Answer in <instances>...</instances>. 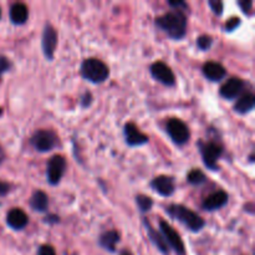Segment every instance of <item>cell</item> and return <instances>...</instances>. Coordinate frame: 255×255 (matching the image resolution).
I'll return each instance as SVG.
<instances>
[{
	"label": "cell",
	"mask_w": 255,
	"mask_h": 255,
	"mask_svg": "<svg viewBox=\"0 0 255 255\" xmlns=\"http://www.w3.org/2000/svg\"><path fill=\"white\" fill-rule=\"evenodd\" d=\"M0 19H1V9H0Z\"/></svg>",
	"instance_id": "obj_37"
},
{
	"label": "cell",
	"mask_w": 255,
	"mask_h": 255,
	"mask_svg": "<svg viewBox=\"0 0 255 255\" xmlns=\"http://www.w3.org/2000/svg\"><path fill=\"white\" fill-rule=\"evenodd\" d=\"M166 132L177 146H183V144L188 143L189 138H191V131H189L188 126L179 119L168 120L166 124Z\"/></svg>",
	"instance_id": "obj_7"
},
{
	"label": "cell",
	"mask_w": 255,
	"mask_h": 255,
	"mask_svg": "<svg viewBox=\"0 0 255 255\" xmlns=\"http://www.w3.org/2000/svg\"><path fill=\"white\" fill-rule=\"evenodd\" d=\"M66 159L61 154L52 156L47 162L46 169V179L50 186H57L60 181L64 177L65 171H66Z\"/></svg>",
	"instance_id": "obj_8"
},
{
	"label": "cell",
	"mask_w": 255,
	"mask_h": 255,
	"mask_svg": "<svg viewBox=\"0 0 255 255\" xmlns=\"http://www.w3.org/2000/svg\"><path fill=\"white\" fill-rule=\"evenodd\" d=\"M168 4L173 10H182V11H184V9L188 7V4L186 1H182V0H169Z\"/></svg>",
	"instance_id": "obj_28"
},
{
	"label": "cell",
	"mask_w": 255,
	"mask_h": 255,
	"mask_svg": "<svg viewBox=\"0 0 255 255\" xmlns=\"http://www.w3.org/2000/svg\"><path fill=\"white\" fill-rule=\"evenodd\" d=\"M229 196L227 192L224 191H217L214 193L209 194L203 202H202V209L207 212H214L218 209L223 208L228 204Z\"/></svg>",
	"instance_id": "obj_14"
},
{
	"label": "cell",
	"mask_w": 255,
	"mask_h": 255,
	"mask_svg": "<svg viewBox=\"0 0 255 255\" xmlns=\"http://www.w3.org/2000/svg\"><path fill=\"white\" fill-rule=\"evenodd\" d=\"M2 116V109H0V117Z\"/></svg>",
	"instance_id": "obj_36"
},
{
	"label": "cell",
	"mask_w": 255,
	"mask_h": 255,
	"mask_svg": "<svg viewBox=\"0 0 255 255\" xmlns=\"http://www.w3.org/2000/svg\"><path fill=\"white\" fill-rule=\"evenodd\" d=\"M82 79L92 84H104L110 77V69L102 60L96 57H89L82 61L80 67Z\"/></svg>",
	"instance_id": "obj_3"
},
{
	"label": "cell",
	"mask_w": 255,
	"mask_h": 255,
	"mask_svg": "<svg viewBox=\"0 0 255 255\" xmlns=\"http://www.w3.org/2000/svg\"><path fill=\"white\" fill-rule=\"evenodd\" d=\"M124 136L125 142L129 147H139L148 143V136L142 133L138 127L132 122H128L124 126Z\"/></svg>",
	"instance_id": "obj_12"
},
{
	"label": "cell",
	"mask_w": 255,
	"mask_h": 255,
	"mask_svg": "<svg viewBox=\"0 0 255 255\" xmlns=\"http://www.w3.org/2000/svg\"><path fill=\"white\" fill-rule=\"evenodd\" d=\"M151 188L162 197H171L176 191V181L171 176H158L151 181Z\"/></svg>",
	"instance_id": "obj_13"
},
{
	"label": "cell",
	"mask_w": 255,
	"mask_h": 255,
	"mask_svg": "<svg viewBox=\"0 0 255 255\" xmlns=\"http://www.w3.org/2000/svg\"><path fill=\"white\" fill-rule=\"evenodd\" d=\"M187 181H188V183L192 184V186L198 187L206 183L207 176L203 171H201V169L198 168H194L188 173V176H187Z\"/></svg>",
	"instance_id": "obj_22"
},
{
	"label": "cell",
	"mask_w": 255,
	"mask_h": 255,
	"mask_svg": "<svg viewBox=\"0 0 255 255\" xmlns=\"http://www.w3.org/2000/svg\"><path fill=\"white\" fill-rule=\"evenodd\" d=\"M208 5L211 6L212 11H213L216 15L221 16V15L223 14V9H224L223 1H221V0H209Z\"/></svg>",
	"instance_id": "obj_26"
},
{
	"label": "cell",
	"mask_w": 255,
	"mask_h": 255,
	"mask_svg": "<svg viewBox=\"0 0 255 255\" xmlns=\"http://www.w3.org/2000/svg\"><path fill=\"white\" fill-rule=\"evenodd\" d=\"M37 255H56V252L49 244H44L39 248V252H37Z\"/></svg>",
	"instance_id": "obj_30"
},
{
	"label": "cell",
	"mask_w": 255,
	"mask_h": 255,
	"mask_svg": "<svg viewBox=\"0 0 255 255\" xmlns=\"http://www.w3.org/2000/svg\"><path fill=\"white\" fill-rule=\"evenodd\" d=\"M6 223L14 231H22L29 224V217L22 209L12 208L7 213Z\"/></svg>",
	"instance_id": "obj_16"
},
{
	"label": "cell",
	"mask_w": 255,
	"mask_h": 255,
	"mask_svg": "<svg viewBox=\"0 0 255 255\" xmlns=\"http://www.w3.org/2000/svg\"><path fill=\"white\" fill-rule=\"evenodd\" d=\"M159 233L162 234L169 249H172L177 255H186V247L181 236L168 222L159 221Z\"/></svg>",
	"instance_id": "obj_6"
},
{
	"label": "cell",
	"mask_w": 255,
	"mask_h": 255,
	"mask_svg": "<svg viewBox=\"0 0 255 255\" xmlns=\"http://www.w3.org/2000/svg\"><path fill=\"white\" fill-rule=\"evenodd\" d=\"M4 161H5V152L4 149H2V147L0 146V163H2Z\"/></svg>",
	"instance_id": "obj_34"
},
{
	"label": "cell",
	"mask_w": 255,
	"mask_h": 255,
	"mask_svg": "<svg viewBox=\"0 0 255 255\" xmlns=\"http://www.w3.org/2000/svg\"><path fill=\"white\" fill-rule=\"evenodd\" d=\"M198 148L201 152L204 166L211 171H219L218 162L224 153V147L218 141H199Z\"/></svg>",
	"instance_id": "obj_4"
},
{
	"label": "cell",
	"mask_w": 255,
	"mask_h": 255,
	"mask_svg": "<svg viewBox=\"0 0 255 255\" xmlns=\"http://www.w3.org/2000/svg\"><path fill=\"white\" fill-rule=\"evenodd\" d=\"M151 71L152 77L159 84L164 85L167 87H173L176 85V75L172 71L171 67L167 64L162 61H156L151 65Z\"/></svg>",
	"instance_id": "obj_10"
},
{
	"label": "cell",
	"mask_w": 255,
	"mask_h": 255,
	"mask_svg": "<svg viewBox=\"0 0 255 255\" xmlns=\"http://www.w3.org/2000/svg\"><path fill=\"white\" fill-rule=\"evenodd\" d=\"M166 212L171 218L176 219L177 222L183 224L187 229H189L191 232H194V233L201 232L206 227L204 219L198 213H196V212L192 211V209H189L186 206L174 203L169 204L166 208Z\"/></svg>",
	"instance_id": "obj_2"
},
{
	"label": "cell",
	"mask_w": 255,
	"mask_h": 255,
	"mask_svg": "<svg viewBox=\"0 0 255 255\" xmlns=\"http://www.w3.org/2000/svg\"><path fill=\"white\" fill-rule=\"evenodd\" d=\"M57 39H59V35H57L56 29L51 24H49V22L45 24L41 36V47L44 56L49 61L54 60L55 50H56L57 46Z\"/></svg>",
	"instance_id": "obj_9"
},
{
	"label": "cell",
	"mask_w": 255,
	"mask_h": 255,
	"mask_svg": "<svg viewBox=\"0 0 255 255\" xmlns=\"http://www.w3.org/2000/svg\"><path fill=\"white\" fill-rule=\"evenodd\" d=\"M214 44V39L211 35H201V36L197 39V46L199 47L203 51H208Z\"/></svg>",
	"instance_id": "obj_24"
},
{
	"label": "cell",
	"mask_w": 255,
	"mask_h": 255,
	"mask_svg": "<svg viewBox=\"0 0 255 255\" xmlns=\"http://www.w3.org/2000/svg\"><path fill=\"white\" fill-rule=\"evenodd\" d=\"M10 189H11V186H10L9 183L0 181V197L6 196V194L10 192Z\"/></svg>",
	"instance_id": "obj_32"
},
{
	"label": "cell",
	"mask_w": 255,
	"mask_h": 255,
	"mask_svg": "<svg viewBox=\"0 0 255 255\" xmlns=\"http://www.w3.org/2000/svg\"><path fill=\"white\" fill-rule=\"evenodd\" d=\"M143 226L144 228H146L147 236H148L149 241L152 242V244H153V246L156 247V248L158 249V251L163 255H169V248L166 244V242H164L162 234L159 233V232H157L156 229L152 227V224L149 223V221L147 218H143Z\"/></svg>",
	"instance_id": "obj_17"
},
{
	"label": "cell",
	"mask_w": 255,
	"mask_h": 255,
	"mask_svg": "<svg viewBox=\"0 0 255 255\" xmlns=\"http://www.w3.org/2000/svg\"><path fill=\"white\" fill-rule=\"evenodd\" d=\"M244 87H246V82L244 80H242L241 77H231V79L227 80L221 87V96L224 100H236L243 94Z\"/></svg>",
	"instance_id": "obj_11"
},
{
	"label": "cell",
	"mask_w": 255,
	"mask_h": 255,
	"mask_svg": "<svg viewBox=\"0 0 255 255\" xmlns=\"http://www.w3.org/2000/svg\"><path fill=\"white\" fill-rule=\"evenodd\" d=\"M30 207L32 211L45 213L49 209V197L45 192L35 191L30 198Z\"/></svg>",
	"instance_id": "obj_21"
},
{
	"label": "cell",
	"mask_w": 255,
	"mask_h": 255,
	"mask_svg": "<svg viewBox=\"0 0 255 255\" xmlns=\"http://www.w3.org/2000/svg\"><path fill=\"white\" fill-rule=\"evenodd\" d=\"M204 76L212 82H219L227 76V69L222 64L216 61H208L202 67Z\"/></svg>",
	"instance_id": "obj_15"
},
{
	"label": "cell",
	"mask_w": 255,
	"mask_h": 255,
	"mask_svg": "<svg viewBox=\"0 0 255 255\" xmlns=\"http://www.w3.org/2000/svg\"><path fill=\"white\" fill-rule=\"evenodd\" d=\"M120 255H132V254L129 253V252H122V253L120 254Z\"/></svg>",
	"instance_id": "obj_35"
},
{
	"label": "cell",
	"mask_w": 255,
	"mask_h": 255,
	"mask_svg": "<svg viewBox=\"0 0 255 255\" xmlns=\"http://www.w3.org/2000/svg\"><path fill=\"white\" fill-rule=\"evenodd\" d=\"M120 239H121V236H120L119 232L115 231V229H111V231L104 232L100 236L99 244L105 251L110 252V253H115L117 244L120 243Z\"/></svg>",
	"instance_id": "obj_19"
},
{
	"label": "cell",
	"mask_w": 255,
	"mask_h": 255,
	"mask_svg": "<svg viewBox=\"0 0 255 255\" xmlns=\"http://www.w3.org/2000/svg\"><path fill=\"white\" fill-rule=\"evenodd\" d=\"M154 24L158 29L166 32L172 40H182L187 35L188 20L187 15L182 10H172L156 17Z\"/></svg>",
	"instance_id": "obj_1"
},
{
	"label": "cell",
	"mask_w": 255,
	"mask_h": 255,
	"mask_svg": "<svg viewBox=\"0 0 255 255\" xmlns=\"http://www.w3.org/2000/svg\"><path fill=\"white\" fill-rule=\"evenodd\" d=\"M241 19H239V17H231V19L228 20V21L226 22V24H224V26H223V31H226V32H233V31H236L237 29H238L239 26H241Z\"/></svg>",
	"instance_id": "obj_25"
},
{
	"label": "cell",
	"mask_w": 255,
	"mask_h": 255,
	"mask_svg": "<svg viewBox=\"0 0 255 255\" xmlns=\"http://www.w3.org/2000/svg\"><path fill=\"white\" fill-rule=\"evenodd\" d=\"M44 222H45V223L51 224V226H54V224L59 223V222H60V218H59V217L56 216V214H50V216L45 217Z\"/></svg>",
	"instance_id": "obj_33"
},
{
	"label": "cell",
	"mask_w": 255,
	"mask_h": 255,
	"mask_svg": "<svg viewBox=\"0 0 255 255\" xmlns=\"http://www.w3.org/2000/svg\"><path fill=\"white\" fill-rule=\"evenodd\" d=\"M255 106V96L253 92H246V94L241 95L234 104L233 110L234 112L239 115H247L249 112L253 111Z\"/></svg>",
	"instance_id": "obj_18"
},
{
	"label": "cell",
	"mask_w": 255,
	"mask_h": 255,
	"mask_svg": "<svg viewBox=\"0 0 255 255\" xmlns=\"http://www.w3.org/2000/svg\"><path fill=\"white\" fill-rule=\"evenodd\" d=\"M136 204L138 207L139 212L142 213H147V212L151 211V208L153 207V201H152L151 197L143 196V194H138L136 196Z\"/></svg>",
	"instance_id": "obj_23"
},
{
	"label": "cell",
	"mask_w": 255,
	"mask_h": 255,
	"mask_svg": "<svg viewBox=\"0 0 255 255\" xmlns=\"http://www.w3.org/2000/svg\"><path fill=\"white\" fill-rule=\"evenodd\" d=\"M10 69H11V62H10V60L7 57L0 55V80H1L2 75L9 71Z\"/></svg>",
	"instance_id": "obj_27"
},
{
	"label": "cell",
	"mask_w": 255,
	"mask_h": 255,
	"mask_svg": "<svg viewBox=\"0 0 255 255\" xmlns=\"http://www.w3.org/2000/svg\"><path fill=\"white\" fill-rule=\"evenodd\" d=\"M238 5L241 6L242 11H243L244 14H251L252 7H253V1H252V0H241V1H238Z\"/></svg>",
	"instance_id": "obj_29"
},
{
	"label": "cell",
	"mask_w": 255,
	"mask_h": 255,
	"mask_svg": "<svg viewBox=\"0 0 255 255\" xmlns=\"http://www.w3.org/2000/svg\"><path fill=\"white\" fill-rule=\"evenodd\" d=\"M9 15L14 25H24L29 19V9L22 2H15L10 7Z\"/></svg>",
	"instance_id": "obj_20"
},
{
	"label": "cell",
	"mask_w": 255,
	"mask_h": 255,
	"mask_svg": "<svg viewBox=\"0 0 255 255\" xmlns=\"http://www.w3.org/2000/svg\"><path fill=\"white\" fill-rule=\"evenodd\" d=\"M92 101H94V97H92V95L90 94L89 91H86L81 97V107L87 109V107H90V105L92 104Z\"/></svg>",
	"instance_id": "obj_31"
},
{
	"label": "cell",
	"mask_w": 255,
	"mask_h": 255,
	"mask_svg": "<svg viewBox=\"0 0 255 255\" xmlns=\"http://www.w3.org/2000/svg\"><path fill=\"white\" fill-rule=\"evenodd\" d=\"M30 143L37 152H50L59 146V137L51 129H37L30 138Z\"/></svg>",
	"instance_id": "obj_5"
}]
</instances>
